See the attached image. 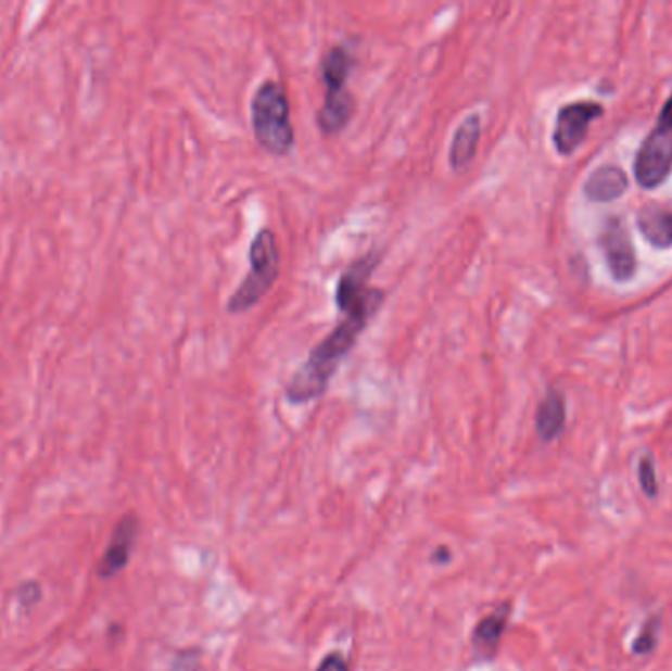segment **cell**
<instances>
[{"mask_svg": "<svg viewBox=\"0 0 672 671\" xmlns=\"http://www.w3.org/2000/svg\"><path fill=\"white\" fill-rule=\"evenodd\" d=\"M370 321L368 315H342L331 333L310 349L307 360L293 372L286 387L288 402L301 406L322 396L342 358L351 353Z\"/></svg>", "mask_w": 672, "mask_h": 671, "instance_id": "6da1fadb", "label": "cell"}, {"mask_svg": "<svg viewBox=\"0 0 672 671\" xmlns=\"http://www.w3.org/2000/svg\"><path fill=\"white\" fill-rule=\"evenodd\" d=\"M252 130L259 147L271 156H288L295 142L291 123L290 99L283 85L276 79L259 84L250 103Z\"/></svg>", "mask_w": 672, "mask_h": 671, "instance_id": "7a4b0ae2", "label": "cell"}, {"mask_svg": "<svg viewBox=\"0 0 672 671\" xmlns=\"http://www.w3.org/2000/svg\"><path fill=\"white\" fill-rule=\"evenodd\" d=\"M352 53L344 46H332L319 63L322 84L327 87L325 101L317 113V126L325 137L342 132L354 115V97L346 89L352 72Z\"/></svg>", "mask_w": 672, "mask_h": 671, "instance_id": "3957f363", "label": "cell"}, {"mask_svg": "<svg viewBox=\"0 0 672 671\" xmlns=\"http://www.w3.org/2000/svg\"><path fill=\"white\" fill-rule=\"evenodd\" d=\"M250 270L228 300V314H244L268 294L280 276V249L276 235L269 229H259L252 239L249 251Z\"/></svg>", "mask_w": 672, "mask_h": 671, "instance_id": "277c9868", "label": "cell"}, {"mask_svg": "<svg viewBox=\"0 0 672 671\" xmlns=\"http://www.w3.org/2000/svg\"><path fill=\"white\" fill-rule=\"evenodd\" d=\"M380 261L382 256L378 252H366L364 256L348 264V268L341 274L334 290V305L342 315L373 317L378 314L385 294L380 288L370 286V278Z\"/></svg>", "mask_w": 672, "mask_h": 671, "instance_id": "5b68a950", "label": "cell"}, {"mask_svg": "<svg viewBox=\"0 0 672 671\" xmlns=\"http://www.w3.org/2000/svg\"><path fill=\"white\" fill-rule=\"evenodd\" d=\"M604 115V106L596 101H576L560 106L553 144L560 156H570L579 150L580 144L588 137L589 123Z\"/></svg>", "mask_w": 672, "mask_h": 671, "instance_id": "8992f818", "label": "cell"}, {"mask_svg": "<svg viewBox=\"0 0 672 671\" xmlns=\"http://www.w3.org/2000/svg\"><path fill=\"white\" fill-rule=\"evenodd\" d=\"M633 172L643 189H655L664 183L672 172V132L652 130L643 140Z\"/></svg>", "mask_w": 672, "mask_h": 671, "instance_id": "52a82bcc", "label": "cell"}, {"mask_svg": "<svg viewBox=\"0 0 672 671\" xmlns=\"http://www.w3.org/2000/svg\"><path fill=\"white\" fill-rule=\"evenodd\" d=\"M600 249L616 282H627L637 273V254L630 231L618 217L606 220L601 227Z\"/></svg>", "mask_w": 672, "mask_h": 671, "instance_id": "ba28073f", "label": "cell"}, {"mask_svg": "<svg viewBox=\"0 0 672 671\" xmlns=\"http://www.w3.org/2000/svg\"><path fill=\"white\" fill-rule=\"evenodd\" d=\"M138 534H140L138 516L125 515L116 522L111 540H109V546L97 564V575L99 578L114 579L118 573L125 571L130 564L132 552H135Z\"/></svg>", "mask_w": 672, "mask_h": 671, "instance_id": "9c48e42d", "label": "cell"}, {"mask_svg": "<svg viewBox=\"0 0 672 671\" xmlns=\"http://www.w3.org/2000/svg\"><path fill=\"white\" fill-rule=\"evenodd\" d=\"M509 615H511V605L504 603L497 609L492 610L490 615L478 620L477 626L472 630V636H470V644H472V650L477 654L478 660L490 661L496 658L502 638L506 634Z\"/></svg>", "mask_w": 672, "mask_h": 671, "instance_id": "30bf717a", "label": "cell"}, {"mask_svg": "<svg viewBox=\"0 0 672 671\" xmlns=\"http://www.w3.org/2000/svg\"><path fill=\"white\" fill-rule=\"evenodd\" d=\"M584 195L594 203H611L620 200L630 189V179L618 166H601L589 174L584 181Z\"/></svg>", "mask_w": 672, "mask_h": 671, "instance_id": "8fae6325", "label": "cell"}, {"mask_svg": "<svg viewBox=\"0 0 672 671\" xmlns=\"http://www.w3.org/2000/svg\"><path fill=\"white\" fill-rule=\"evenodd\" d=\"M482 137V118L478 113H470L458 125L448 147V164L453 169H462L477 156L478 144Z\"/></svg>", "mask_w": 672, "mask_h": 671, "instance_id": "7c38bea8", "label": "cell"}, {"mask_svg": "<svg viewBox=\"0 0 672 671\" xmlns=\"http://www.w3.org/2000/svg\"><path fill=\"white\" fill-rule=\"evenodd\" d=\"M567 428V402L559 390H548L535 414V431L538 440L550 443L559 440Z\"/></svg>", "mask_w": 672, "mask_h": 671, "instance_id": "4fadbf2b", "label": "cell"}, {"mask_svg": "<svg viewBox=\"0 0 672 671\" xmlns=\"http://www.w3.org/2000/svg\"><path fill=\"white\" fill-rule=\"evenodd\" d=\"M637 229L642 231L645 241L655 249H671L672 246V210L661 205H647L637 215Z\"/></svg>", "mask_w": 672, "mask_h": 671, "instance_id": "5bb4252c", "label": "cell"}, {"mask_svg": "<svg viewBox=\"0 0 672 671\" xmlns=\"http://www.w3.org/2000/svg\"><path fill=\"white\" fill-rule=\"evenodd\" d=\"M659 630H661V619L659 617H651V619L645 620L637 638L633 642L631 650L635 656H649L657 644H659Z\"/></svg>", "mask_w": 672, "mask_h": 671, "instance_id": "9a60e30c", "label": "cell"}, {"mask_svg": "<svg viewBox=\"0 0 672 671\" xmlns=\"http://www.w3.org/2000/svg\"><path fill=\"white\" fill-rule=\"evenodd\" d=\"M637 477H639L643 493L647 494L649 498H655L659 494V481H657V471H655V461H652L651 455L642 457L639 467H637Z\"/></svg>", "mask_w": 672, "mask_h": 671, "instance_id": "2e32d148", "label": "cell"}, {"mask_svg": "<svg viewBox=\"0 0 672 671\" xmlns=\"http://www.w3.org/2000/svg\"><path fill=\"white\" fill-rule=\"evenodd\" d=\"M14 597L18 600V607L24 610L36 607L43 598V588L38 581H24L14 588Z\"/></svg>", "mask_w": 672, "mask_h": 671, "instance_id": "e0dca14e", "label": "cell"}, {"mask_svg": "<svg viewBox=\"0 0 672 671\" xmlns=\"http://www.w3.org/2000/svg\"><path fill=\"white\" fill-rule=\"evenodd\" d=\"M199 666H201V650L189 648V650L177 651L169 671H199Z\"/></svg>", "mask_w": 672, "mask_h": 671, "instance_id": "ac0fdd59", "label": "cell"}, {"mask_svg": "<svg viewBox=\"0 0 672 671\" xmlns=\"http://www.w3.org/2000/svg\"><path fill=\"white\" fill-rule=\"evenodd\" d=\"M317 671H351V668L341 651H331L322 658L321 663L317 666Z\"/></svg>", "mask_w": 672, "mask_h": 671, "instance_id": "d6986e66", "label": "cell"}, {"mask_svg": "<svg viewBox=\"0 0 672 671\" xmlns=\"http://www.w3.org/2000/svg\"><path fill=\"white\" fill-rule=\"evenodd\" d=\"M655 130H661V132H672V93L671 97L667 99V103L662 105L661 115H659V121H657Z\"/></svg>", "mask_w": 672, "mask_h": 671, "instance_id": "ffe728a7", "label": "cell"}, {"mask_svg": "<svg viewBox=\"0 0 672 671\" xmlns=\"http://www.w3.org/2000/svg\"><path fill=\"white\" fill-rule=\"evenodd\" d=\"M448 557H451V552L446 547H439L431 559H433L434 564H448L451 561Z\"/></svg>", "mask_w": 672, "mask_h": 671, "instance_id": "44dd1931", "label": "cell"}, {"mask_svg": "<svg viewBox=\"0 0 672 671\" xmlns=\"http://www.w3.org/2000/svg\"><path fill=\"white\" fill-rule=\"evenodd\" d=\"M87 671H101V670H97V668H93V670H87Z\"/></svg>", "mask_w": 672, "mask_h": 671, "instance_id": "7402d4cb", "label": "cell"}]
</instances>
